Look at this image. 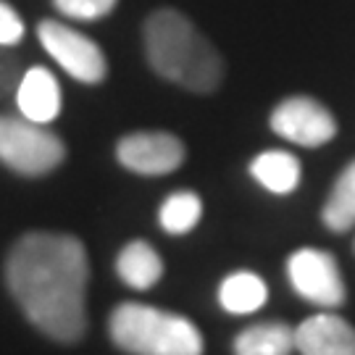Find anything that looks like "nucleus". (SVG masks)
I'll return each instance as SVG.
<instances>
[{"label":"nucleus","instance_id":"11","mask_svg":"<svg viewBox=\"0 0 355 355\" xmlns=\"http://www.w3.org/2000/svg\"><path fill=\"white\" fill-rule=\"evenodd\" d=\"M116 271L132 290H150L164 274V261L153 250V245L142 240L129 242L116 258Z\"/></svg>","mask_w":355,"mask_h":355},{"label":"nucleus","instance_id":"12","mask_svg":"<svg viewBox=\"0 0 355 355\" xmlns=\"http://www.w3.org/2000/svg\"><path fill=\"white\" fill-rule=\"evenodd\" d=\"M295 350V329L284 321L255 324L237 334L234 355H290Z\"/></svg>","mask_w":355,"mask_h":355},{"label":"nucleus","instance_id":"10","mask_svg":"<svg viewBox=\"0 0 355 355\" xmlns=\"http://www.w3.org/2000/svg\"><path fill=\"white\" fill-rule=\"evenodd\" d=\"M16 105H19V114L29 121H37V124L55 121L64 105V95L55 76L42 66H32L29 71H24L16 87Z\"/></svg>","mask_w":355,"mask_h":355},{"label":"nucleus","instance_id":"6","mask_svg":"<svg viewBox=\"0 0 355 355\" xmlns=\"http://www.w3.org/2000/svg\"><path fill=\"white\" fill-rule=\"evenodd\" d=\"M292 290L303 300L321 308H334L345 303V284L334 255L318 248H300L287 261Z\"/></svg>","mask_w":355,"mask_h":355},{"label":"nucleus","instance_id":"16","mask_svg":"<svg viewBox=\"0 0 355 355\" xmlns=\"http://www.w3.org/2000/svg\"><path fill=\"white\" fill-rule=\"evenodd\" d=\"M203 216V203L200 198L190 190H179L174 195H168L161 205L158 221L168 234H187L190 229H195V224Z\"/></svg>","mask_w":355,"mask_h":355},{"label":"nucleus","instance_id":"3","mask_svg":"<svg viewBox=\"0 0 355 355\" xmlns=\"http://www.w3.org/2000/svg\"><path fill=\"white\" fill-rule=\"evenodd\" d=\"M111 337L132 355H203V337L190 318L140 303L111 313Z\"/></svg>","mask_w":355,"mask_h":355},{"label":"nucleus","instance_id":"9","mask_svg":"<svg viewBox=\"0 0 355 355\" xmlns=\"http://www.w3.org/2000/svg\"><path fill=\"white\" fill-rule=\"evenodd\" d=\"M300 355H355V329L343 316L316 313L295 329Z\"/></svg>","mask_w":355,"mask_h":355},{"label":"nucleus","instance_id":"19","mask_svg":"<svg viewBox=\"0 0 355 355\" xmlns=\"http://www.w3.org/2000/svg\"><path fill=\"white\" fill-rule=\"evenodd\" d=\"M19 64L11 53L6 51V45H0V98H6L8 92H16L19 87Z\"/></svg>","mask_w":355,"mask_h":355},{"label":"nucleus","instance_id":"15","mask_svg":"<svg viewBox=\"0 0 355 355\" xmlns=\"http://www.w3.org/2000/svg\"><path fill=\"white\" fill-rule=\"evenodd\" d=\"M321 218L331 232H347L355 227V161L345 166V171L337 177Z\"/></svg>","mask_w":355,"mask_h":355},{"label":"nucleus","instance_id":"1","mask_svg":"<svg viewBox=\"0 0 355 355\" xmlns=\"http://www.w3.org/2000/svg\"><path fill=\"white\" fill-rule=\"evenodd\" d=\"M87 250L71 234L29 232L6 261L8 290L26 318L51 340L74 343L85 334Z\"/></svg>","mask_w":355,"mask_h":355},{"label":"nucleus","instance_id":"7","mask_svg":"<svg viewBox=\"0 0 355 355\" xmlns=\"http://www.w3.org/2000/svg\"><path fill=\"white\" fill-rule=\"evenodd\" d=\"M271 129L284 140L303 145V148H318L337 135V121L331 111L308 95H295L282 101L271 114Z\"/></svg>","mask_w":355,"mask_h":355},{"label":"nucleus","instance_id":"4","mask_svg":"<svg viewBox=\"0 0 355 355\" xmlns=\"http://www.w3.org/2000/svg\"><path fill=\"white\" fill-rule=\"evenodd\" d=\"M66 145L45 124L24 116H0V161L16 174L42 177L64 164Z\"/></svg>","mask_w":355,"mask_h":355},{"label":"nucleus","instance_id":"17","mask_svg":"<svg viewBox=\"0 0 355 355\" xmlns=\"http://www.w3.org/2000/svg\"><path fill=\"white\" fill-rule=\"evenodd\" d=\"M119 0H53V6L64 13L66 19H79V21H92L103 19L114 11Z\"/></svg>","mask_w":355,"mask_h":355},{"label":"nucleus","instance_id":"8","mask_svg":"<svg viewBox=\"0 0 355 355\" xmlns=\"http://www.w3.org/2000/svg\"><path fill=\"white\" fill-rule=\"evenodd\" d=\"M119 164L142 174V177H164L177 171L184 161V145L168 132H135L116 145Z\"/></svg>","mask_w":355,"mask_h":355},{"label":"nucleus","instance_id":"14","mask_svg":"<svg viewBox=\"0 0 355 355\" xmlns=\"http://www.w3.org/2000/svg\"><path fill=\"white\" fill-rule=\"evenodd\" d=\"M250 174L268 192L290 195L300 184V161L287 150H266L250 164Z\"/></svg>","mask_w":355,"mask_h":355},{"label":"nucleus","instance_id":"5","mask_svg":"<svg viewBox=\"0 0 355 355\" xmlns=\"http://www.w3.org/2000/svg\"><path fill=\"white\" fill-rule=\"evenodd\" d=\"M37 37L42 48L51 53L53 61L79 82L98 85L108 74V61L101 48L87 35L76 32L64 21H53V19L40 21Z\"/></svg>","mask_w":355,"mask_h":355},{"label":"nucleus","instance_id":"2","mask_svg":"<svg viewBox=\"0 0 355 355\" xmlns=\"http://www.w3.org/2000/svg\"><path fill=\"white\" fill-rule=\"evenodd\" d=\"M145 53L155 74L190 92H214L224 79V61L214 42L174 8H161L145 21Z\"/></svg>","mask_w":355,"mask_h":355},{"label":"nucleus","instance_id":"13","mask_svg":"<svg viewBox=\"0 0 355 355\" xmlns=\"http://www.w3.org/2000/svg\"><path fill=\"white\" fill-rule=\"evenodd\" d=\"M268 297L266 282L261 279L253 271H234L218 287V303L229 313L248 316L255 313L258 308H263Z\"/></svg>","mask_w":355,"mask_h":355},{"label":"nucleus","instance_id":"18","mask_svg":"<svg viewBox=\"0 0 355 355\" xmlns=\"http://www.w3.org/2000/svg\"><path fill=\"white\" fill-rule=\"evenodd\" d=\"M21 37H24V19L6 0H0V45L11 48Z\"/></svg>","mask_w":355,"mask_h":355}]
</instances>
